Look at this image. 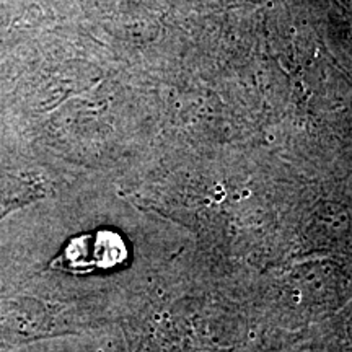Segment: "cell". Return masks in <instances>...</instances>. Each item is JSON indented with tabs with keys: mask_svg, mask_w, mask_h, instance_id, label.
Returning a JSON list of instances; mask_svg holds the SVG:
<instances>
[{
	"mask_svg": "<svg viewBox=\"0 0 352 352\" xmlns=\"http://www.w3.org/2000/svg\"><path fill=\"white\" fill-rule=\"evenodd\" d=\"M43 196V186L32 175L0 168V220Z\"/></svg>",
	"mask_w": 352,
	"mask_h": 352,
	"instance_id": "obj_1",
	"label": "cell"
}]
</instances>
